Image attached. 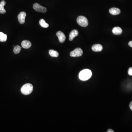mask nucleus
Instances as JSON below:
<instances>
[{"label":"nucleus","instance_id":"f257e3e1","mask_svg":"<svg viewBox=\"0 0 132 132\" xmlns=\"http://www.w3.org/2000/svg\"><path fill=\"white\" fill-rule=\"evenodd\" d=\"M91 71L88 69L83 70L79 74V78L82 81L88 80L91 77Z\"/></svg>","mask_w":132,"mask_h":132},{"label":"nucleus","instance_id":"f03ea898","mask_svg":"<svg viewBox=\"0 0 132 132\" xmlns=\"http://www.w3.org/2000/svg\"><path fill=\"white\" fill-rule=\"evenodd\" d=\"M33 88L32 84L30 83L26 84L22 87L21 92L24 95H29L32 92Z\"/></svg>","mask_w":132,"mask_h":132},{"label":"nucleus","instance_id":"7ed1b4c3","mask_svg":"<svg viewBox=\"0 0 132 132\" xmlns=\"http://www.w3.org/2000/svg\"><path fill=\"white\" fill-rule=\"evenodd\" d=\"M77 22L78 25L84 27L87 26L88 24L87 19L83 16H80L78 17Z\"/></svg>","mask_w":132,"mask_h":132},{"label":"nucleus","instance_id":"20e7f679","mask_svg":"<svg viewBox=\"0 0 132 132\" xmlns=\"http://www.w3.org/2000/svg\"><path fill=\"white\" fill-rule=\"evenodd\" d=\"M82 54L83 51L82 50L81 48H78L71 51L70 54V55L72 57H78L82 56Z\"/></svg>","mask_w":132,"mask_h":132},{"label":"nucleus","instance_id":"39448f33","mask_svg":"<svg viewBox=\"0 0 132 132\" xmlns=\"http://www.w3.org/2000/svg\"><path fill=\"white\" fill-rule=\"evenodd\" d=\"M33 8L36 11L39 12L45 13L47 12V8L41 6L39 3H35L33 5Z\"/></svg>","mask_w":132,"mask_h":132},{"label":"nucleus","instance_id":"423d86ee","mask_svg":"<svg viewBox=\"0 0 132 132\" xmlns=\"http://www.w3.org/2000/svg\"><path fill=\"white\" fill-rule=\"evenodd\" d=\"M26 15V13L25 12H21L18 16V21L21 24H23L25 23Z\"/></svg>","mask_w":132,"mask_h":132},{"label":"nucleus","instance_id":"0eeeda50","mask_svg":"<svg viewBox=\"0 0 132 132\" xmlns=\"http://www.w3.org/2000/svg\"><path fill=\"white\" fill-rule=\"evenodd\" d=\"M56 35L58 38L59 42L61 43H64L66 39V36L64 33L60 31L57 32Z\"/></svg>","mask_w":132,"mask_h":132},{"label":"nucleus","instance_id":"6e6552de","mask_svg":"<svg viewBox=\"0 0 132 132\" xmlns=\"http://www.w3.org/2000/svg\"><path fill=\"white\" fill-rule=\"evenodd\" d=\"M78 32L77 30H74L70 32L69 34V40L70 41H72L73 40L74 38L78 36Z\"/></svg>","mask_w":132,"mask_h":132},{"label":"nucleus","instance_id":"1a4fd4ad","mask_svg":"<svg viewBox=\"0 0 132 132\" xmlns=\"http://www.w3.org/2000/svg\"><path fill=\"white\" fill-rule=\"evenodd\" d=\"M92 49L95 52H99L103 49V47L100 44H95L92 47Z\"/></svg>","mask_w":132,"mask_h":132},{"label":"nucleus","instance_id":"9d476101","mask_svg":"<svg viewBox=\"0 0 132 132\" xmlns=\"http://www.w3.org/2000/svg\"><path fill=\"white\" fill-rule=\"evenodd\" d=\"M109 12L113 15H117L120 13V10L117 8H112L109 10Z\"/></svg>","mask_w":132,"mask_h":132},{"label":"nucleus","instance_id":"9b49d317","mask_svg":"<svg viewBox=\"0 0 132 132\" xmlns=\"http://www.w3.org/2000/svg\"><path fill=\"white\" fill-rule=\"evenodd\" d=\"M31 43L28 41H24L22 42L21 45L24 49H29L31 46Z\"/></svg>","mask_w":132,"mask_h":132},{"label":"nucleus","instance_id":"f8f14e48","mask_svg":"<svg viewBox=\"0 0 132 132\" xmlns=\"http://www.w3.org/2000/svg\"><path fill=\"white\" fill-rule=\"evenodd\" d=\"M112 32L115 35H120L122 33V30L119 27H115L112 29Z\"/></svg>","mask_w":132,"mask_h":132},{"label":"nucleus","instance_id":"ddd939ff","mask_svg":"<svg viewBox=\"0 0 132 132\" xmlns=\"http://www.w3.org/2000/svg\"><path fill=\"white\" fill-rule=\"evenodd\" d=\"M6 4V2L4 0H2L0 2V13L3 14L6 13V10L4 8V7Z\"/></svg>","mask_w":132,"mask_h":132},{"label":"nucleus","instance_id":"4468645a","mask_svg":"<svg viewBox=\"0 0 132 132\" xmlns=\"http://www.w3.org/2000/svg\"><path fill=\"white\" fill-rule=\"evenodd\" d=\"M50 55L52 57H58L59 53L57 51L54 50H50L49 51Z\"/></svg>","mask_w":132,"mask_h":132},{"label":"nucleus","instance_id":"2eb2a0df","mask_svg":"<svg viewBox=\"0 0 132 132\" xmlns=\"http://www.w3.org/2000/svg\"><path fill=\"white\" fill-rule=\"evenodd\" d=\"M39 24L41 26L44 28H47L49 27V25L48 24L45 22L44 19H41L39 21Z\"/></svg>","mask_w":132,"mask_h":132},{"label":"nucleus","instance_id":"dca6fc26","mask_svg":"<svg viewBox=\"0 0 132 132\" xmlns=\"http://www.w3.org/2000/svg\"><path fill=\"white\" fill-rule=\"evenodd\" d=\"M7 39V35L3 32H0V41L4 42Z\"/></svg>","mask_w":132,"mask_h":132},{"label":"nucleus","instance_id":"f3484780","mask_svg":"<svg viewBox=\"0 0 132 132\" xmlns=\"http://www.w3.org/2000/svg\"><path fill=\"white\" fill-rule=\"evenodd\" d=\"M21 48L19 45L15 46L13 49V51L16 54H18L21 51Z\"/></svg>","mask_w":132,"mask_h":132},{"label":"nucleus","instance_id":"a211bd4d","mask_svg":"<svg viewBox=\"0 0 132 132\" xmlns=\"http://www.w3.org/2000/svg\"><path fill=\"white\" fill-rule=\"evenodd\" d=\"M128 74L130 76L132 75V67L130 68L128 70Z\"/></svg>","mask_w":132,"mask_h":132},{"label":"nucleus","instance_id":"6ab92c4d","mask_svg":"<svg viewBox=\"0 0 132 132\" xmlns=\"http://www.w3.org/2000/svg\"><path fill=\"white\" fill-rule=\"evenodd\" d=\"M128 45L130 47H132V41H131L129 42Z\"/></svg>","mask_w":132,"mask_h":132},{"label":"nucleus","instance_id":"aec40b11","mask_svg":"<svg viewBox=\"0 0 132 132\" xmlns=\"http://www.w3.org/2000/svg\"><path fill=\"white\" fill-rule=\"evenodd\" d=\"M130 107L132 111V101L130 102Z\"/></svg>","mask_w":132,"mask_h":132},{"label":"nucleus","instance_id":"412c9836","mask_svg":"<svg viewBox=\"0 0 132 132\" xmlns=\"http://www.w3.org/2000/svg\"><path fill=\"white\" fill-rule=\"evenodd\" d=\"M114 131H113V130H111V129H109V130H107V132H114Z\"/></svg>","mask_w":132,"mask_h":132}]
</instances>
